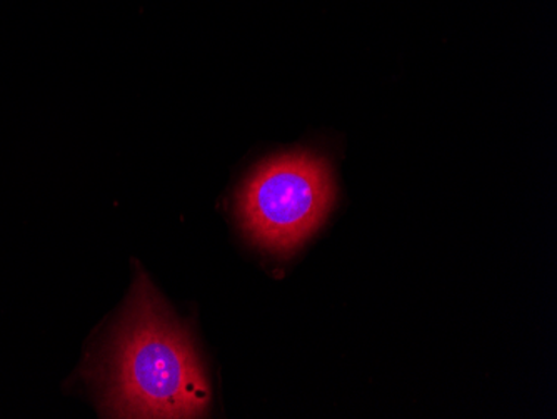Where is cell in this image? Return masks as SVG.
I'll use <instances>...</instances> for the list:
<instances>
[{
    "label": "cell",
    "mask_w": 557,
    "mask_h": 419,
    "mask_svg": "<svg viewBox=\"0 0 557 419\" xmlns=\"http://www.w3.org/2000/svg\"><path fill=\"white\" fill-rule=\"evenodd\" d=\"M209 398L208 380L189 333L140 273L112 346L109 415L199 418Z\"/></svg>",
    "instance_id": "obj_1"
},
{
    "label": "cell",
    "mask_w": 557,
    "mask_h": 419,
    "mask_svg": "<svg viewBox=\"0 0 557 419\" xmlns=\"http://www.w3.org/2000/svg\"><path fill=\"white\" fill-rule=\"evenodd\" d=\"M334 197L327 161L312 152H289L259 165L244 184L240 221L258 246L289 255L324 223Z\"/></svg>",
    "instance_id": "obj_2"
}]
</instances>
